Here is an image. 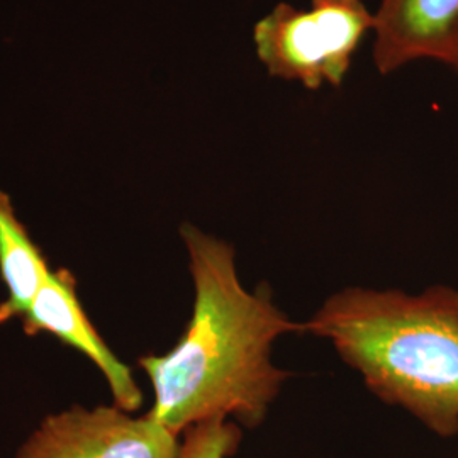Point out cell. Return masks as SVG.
Wrapping results in <instances>:
<instances>
[{"mask_svg":"<svg viewBox=\"0 0 458 458\" xmlns=\"http://www.w3.org/2000/svg\"><path fill=\"white\" fill-rule=\"evenodd\" d=\"M181 236L196 289L194 311L168 353L138 360L155 393L148 414L177 437L214 416L257 428L289 378L272 363V344L304 325L280 311L268 291H246L233 246L189 223Z\"/></svg>","mask_w":458,"mask_h":458,"instance_id":"cell-1","label":"cell"},{"mask_svg":"<svg viewBox=\"0 0 458 458\" xmlns=\"http://www.w3.org/2000/svg\"><path fill=\"white\" fill-rule=\"evenodd\" d=\"M21 319L26 335H53L96 363L106 377L114 397V406L119 410L134 412L141 408L143 393L140 386L130 367L115 357L87 318L77 295V280L70 270H51L33 304Z\"/></svg>","mask_w":458,"mask_h":458,"instance_id":"cell-5","label":"cell"},{"mask_svg":"<svg viewBox=\"0 0 458 458\" xmlns=\"http://www.w3.org/2000/svg\"><path fill=\"white\" fill-rule=\"evenodd\" d=\"M304 331L327 338L386 404L408 411L442 438L458 435V291L423 294L348 287Z\"/></svg>","mask_w":458,"mask_h":458,"instance_id":"cell-2","label":"cell"},{"mask_svg":"<svg viewBox=\"0 0 458 458\" xmlns=\"http://www.w3.org/2000/svg\"><path fill=\"white\" fill-rule=\"evenodd\" d=\"M179 437L149 414L73 406L47 416L14 458H177Z\"/></svg>","mask_w":458,"mask_h":458,"instance_id":"cell-4","label":"cell"},{"mask_svg":"<svg viewBox=\"0 0 458 458\" xmlns=\"http://www.w3.org/2000/svg\"><path fill=\"white\" fill-rule=\"evenodd\" d=\"M374 13L363 0H312L308 9L280 2L253 28V45L270 77L310 90L340 87Z\"/></svg>","mask_w":458,"mask_h":458,"instance_id":"cell-3","label":"cell"},{"mask_svg":"<svg viewBox=\"0 0 458 458\" xmlns=\"http://www.w3.org/2000/svg\"><path fill=\"white\" fill-rule=\"evenodd\" d=\"M49 272L47 259L19 221L11 197L0 191V276L7 287V297L0 302V325L26 314Z\"/></svg>","mask_w":458,"mask_h":458,"instance_id":"cell-7","label":"cell"},{"mask_svg":"<svg viewBox=\"0 0 458 458\" xmlns=\"http://www.w3.org/2000/svg\"><path fill=\"white\" fill-rule=\"evenodd\" d=\"M243 433L238 423L226 416H214L183 431L177 458H229L242 443Z\"/></svg>","mask_w":458,"mask_h":458,"instance_id":"cell-8","label":"cell"},{"mask_svg":"<svg viewBox=\"0 0 458 458\" xmlns=\"http://www.w3.org/2000/svg\"><path fill=\"white\" fill-rule=\"evenodd\" d=\"M374 64L382 75L418 60L454 65L458 0H380L374 13Z\"/></svg>","mask_w":458,"mask_h":458,"instance_id":"cell-6","label":"cell"},{"mask_svg":"<svg viewBox=\"0 0 458 458\" xmlns=\"http://www.w3.org/2000/svg\"><path fill=\"white\" fill-rule=\"evenodd\" d=\"M452 68H455L458 72V53H457V58H455V62H454V65H452Z\"/></svg>","mask_w":458,"mask_h":458,"instance_id":"cell-9","label":"cell"}]
</instances>
